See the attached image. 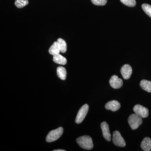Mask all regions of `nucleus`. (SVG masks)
<instances>
[{"instance_id":"nucleus-20","label":"nucleus","mask_w":151,"mask_h":151,"mask_svg":"<svg viewBox=\"0 0 151 151\" xmlns=\"http://www.w3.org/2000/svg\"><path fill=\"white\" fill-rule=\"evenodd\" d=\"M91 1L95 5L104 6L107 2V0H91Z\"/></svg>"},{"instance_id":"nucleus-8","label":"nucleus","mask_w":151,"mask_h":151,"mask_svg":"<svg viewBox=\"0 0 151 151\" xmlns=\"http://www.w3.org/2000/svg\"><path fill=\"white\" fill-rule=\"evenodd\" d=\"M101 128L104 138L106 140L110 142L111 140V136L109 130V126L107 122H102L101 124Z\"/></svg>"},{"instance_id":"nucleus-3","label":"nucleus","mask_w":151,"mask_h":151,"mask_svg":"<svg viewBox=\"0 0 151 151\" xmlns=\"http://www.w3.org/2000/svg\"><path fill=\"white\" fill-rule=\"evenodd\" d=\"M63 132V129L62 127H59L56 129L50 131L47 136L46 142H51L57 140L62 136Z\"/></svg>"},{"instance_id":"nucleus-6","label":"nucleus","mask_w":151,"mask_h":151,"mask_svg":"<svg viewBox=\"0 0 151 151\" xmlns=\"http://www.w3.org/2000/svg\"><path fill=\"white\" fill-rule=\"evenodd\" d=\"M133 111L137 115L142 118H146L148 116L149 110L147 108L140 105H137L133 108Z\"/></svg>"},{"instance_id":"nucleus-5","label":"nucleus","mask_w":151,"mask_h":151,"mask_svg":"<svg viewBox=\"0 0 151 151\" xmlns=\"http://www.w3.org/2000/svg\"><path fill=\"white\" fill-rule=\"evenodd\" d=\"M113 137V142L115 145L119 147H124L126 146V142L119 131L114 132Z\"/></svg>"},{"instance_id":"nucleus-21","label":"nucleus","mask_w":151,"mask_h":151,"mask_svg":"<svg viewBox=\"0 0 151 151\" xmlns=\"http://www.w3.org/2000/svg\"><path fill=\"white\" fill-rule=\"evenodd\" d=\"M53 151H65V150H54Z\"/></svg>"},{"instance_id":"nucleus-4","label":"nucleus","mask_w":151,"mask_h":151,"mask_svg":"<svg viewBox=\"0 0 151 151\" xmlns=\"http://www.w3.org/2000/svg\"><path fill=\"white\" fill-rule=\"evenodd\" d=\"M89 105L85 104L79 109L75 119V122L77 124H80L85 119L89 111Z\"/></svg>"},{"instance_id":"nucleus-9","label":"nucleus","mask_w":151,"mask_h":151,"mask_svg":"<svg viewBox=\"0 0 151 151\" xmlns=\"http://www.w3.org/2000/svg\"><path fill=\"white\" fill-rule=\"evenodd\" d=\"M121 72L124 79H129L132 74V68L129 64H125L121 68Z\"/></svg>"},{"instance_id":"nucleus-12","label":"nucleus","mask_w":151,"mask_h":151,"mask_svg":"<svg viewBox=\"0 0 151 151\" xmlns=\"http://www.w3.org/2000/svg\"><path fill=\"white\" fill-rule=\"evenodd\" d=\"M53 60L55 63L60 65H65L67 63V60L66 58L59 54L53 56Z\"/></svg>"},{"instance_id":"nucleus-1","label":"nucleus","mask_w":151,"mask_h":151,"mask_svg":"<svg viewBox=\"0 0 151 151\" xmlns=\"http://www.w3.org/2000/svg\"><path fill=\"white\" fill-rule=\"evenodd\" d=\"M77 144L85 150H92L93 147V142L91 137L88 136H81L76 139Z\"/></svg>"},{"instance_id":"nucleus-17","label":"nucleus","mask_w":151,"mask_h":151,"mask_svg":"<svg viewBox=\"0 0 151 151\" xmlns=\"http://www.w3.org/2000/svg\"><path fill=\"white\" fill-rule=\"evenodd\" d=\"M29 4L28 0H16L15 5L18 8H22L24 7L27 5Z\"/></svg>"},{"instance_id":"nucleus-7","label":"nucleus","mask_w":151,"mask_h":151,"mask_svg":"<svg viewBox=\"0 0 151 151\" xmlns=\"http://www.w3.org/2000/svg\"><path fill=\"white\" fill-rule=\"evenodd\" d=\"M109 83L111 87L114 89H118L123 86V81L121 78H119L117 76L113 75L110 78Z\"/></svg>"},{"instance_id":"nucleus-16","label":"nucleus","mask_w":151,"mask_h":151,"mask_svg":"<svg viewBox=\"0 0 151 151\" xmlns=\"http://www.w3.org/2000/svg\"><path fill=\"white\" fill-rule=\"evenodd\" d=\"M58 44L59 47L60 51L64 53L67 50V45L65 40L61 38H59L57 40Z\"/></svg>"},{"instance_id":"nucleus-11","label":"nucleus","mask_w":151,"mask_h":151,"mask_svg":"<svg viewBox=\"0 0 151 151\" xmlns=\"http://www.w3.org/2000/svg\"><path fill=\"white\" fill-rule=\"evenodd\" d=\"M141 147L143 150L150 151L151 150V139L149 137L143 139L141 144Z\"/></svg>"},{"instance_id":"nucleus-10","label":"nucleus","mask_w":151,"mask_h":151,"mask_svg":"<svg viewBox=\"0 0 151 151\" xmlns=\"http://www.w3.org/2000/svg\"><path fill=\"white\" fill-rule=\"evenodd\" d=\"M105 108L107 110L115 112L118 111L121 108V104L117 100H111L106 103Z\"/></svg>"},{"instance_id":"nucleus-15","label":"nucleus","mask_w":151,"mask_h":151,"mask_svg":"<svg viewBox=\"0 0 151 151\" xmlns=\"http://www.w3.org/2000/svg\"><path fill=\"white\" fill-rule=\"evenodd\" d=\"M57 73L58 76L62 80H65L67 75L66 69L64 67L59 66L57 68Z\"/></svg>"},{"instance_id":"nucleus-14","label":"nucleus","mask_w":151,"mask_h":151,"mask_svg":"<svg viewBox=\"0 0 151 151\" xmlns=\"http://www.w3.org/2000/svg\"><path fill=\"white\" fill-rule=\"evenodd\" d=\"M60 50L58 47L57 42H55L49 49V52L51 55H54L59 54L60 52Z\"/></svg>"},{"instance_id":"nucleus-18","label":"nucleus","mask_w":151,"mask_h":151,"mask_svg":"<svg viewBox=\"0 0 151 151\" xmlns=\"http://www.w3.org/2000/svg\"><path fill=\"white\" fill-rule=\"evenodd\" d=\"M142 7L145 13L151 18V6L148 4H144L142 5Z\"/></svg>"},{"instance_id":"nucleus-19","label":"nucleus","mask_w":151,"mask_h":151,"mask_svg":"<svg viewBox=\"0 0 151 151\" xmlns=\"http://www.w3.org/2000/svg\"><path fill=\"white\" fill-rule=\"evenodd\" d=\"M125 5L129 7H134L136 6V1L135 0H120Z\"/></svg>"},{"instance_id":"nucleus-2","label":"nucleus","mask_w":151,"mask_h":151,"mask_svg":"<svg viewBox=\"0 0 151 151\" xmlns=\"http://www.w3.org/2000/svg\"><path fill=\"white\" fill-rule=\"evenodd\" d=\"M142 122V118L136 113L130 115L128 119V123L131 129L133 130L137 129Z\"/></svg>"},{"instance_id":"nucleus-13","label":"nucleus","mask_w":151,"mask_h":151,"mask_svg":"<svg viewBox=\"0 0 151 151\" xmlns=\"http://www.w3.org/2000/svg\"><path fill=\"white\" fill-rule=\"evenodd\" d=\"M140 86L141 88L148 92H151V81L143 79L141 81Z\"/></svg>"}]
</instances>
